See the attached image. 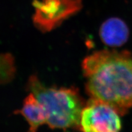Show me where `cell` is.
Listing matches in <instances>:
<instances>
[{
	"mask_svg": "<svg viewBox=\"0 0 132 132\" xmlns=\"http://www.w3.org/2000/svg\"><path fill=\"white\" fill-rule=\"evenodd\" d=\"M33 22L42 32L56 28L64 20L78 12L81 0H35Z\"/></svg>",
	"mask_w": 132,
	"mask_h": 132,
	"instance_id": "cell-3",
	"label": "cell"
},
{
	"mask_svg": "<svg viewBox=\"0 0 132 132\" xmlns=\"http://www.w3.org/2000/svg\"><path fill=\"white\" fill-rule=\"evenodd\" d=\"M15 59L11 53L0 54V85L11 82L15 78Z\"/></svg>",
	"mask_w": 132,
	"mask_h": 132,
	"instance_id": "cell-7",
	"label": "cell"
},
{
	"mask_svg": "<svg viewBox=\"0 0 132 132\" xmlns=\"http://www.w3.org/2000/svg\"><path fill=\"white\" fill-rule=\"evenodd\" d=\"M27 90L42 104L47 114V124L52 129H78L86 102L74 87H48L35 75L29 77Z\"/></svg>",
	"mask_w": 132,
	"mask_h": 132,
	"instance_id": "cell-2",
	"label": "cell"
},
{
	"mask_svg": "<svg viewBox=\"0 0 132 132\" xmlns=\"http://www.w3.org/2000/svg\"><path fill=\"white\" fill-rule=\"evenodd\" d=\"M15 113L22 115L27 121L29 125L27 132H37L41 125L47 124V114L45 109L31 92L24 99L21 108L16 110Z\"/></svg>",
	"mask_w": 132,
	"mask_h": 132,
	"instance_id": "cell-6",
	"label": "cell"
},
{
	"mask_svg": "<svg viewBox=\"0 0 132 132\" xmlns=\"http://www.w3.org/2000/svg\"><path fill=\"white\" fill-rule=\"evenodd\" d=\"M90 98L108 104L120 116L132 108V55L128 51H96L81 64Z\"/></svg>",
	"mask_w": 132,
	"mask_h": 132,
	"instance_id": "cell-1",
	"label": "cell"
},
{
	"mask_svg": "<svg viewBox=\"0 0 132 132\" xmlns=\"http://www.w3.org/2000/svg\"><path fill=\"white\" fill-rule=\"evenodd\" d=\"M120 114L108 104L89 98L81 114L78 129L81 132H119Z\"/></svg>",
	"mask_w": 132,
	"mask_h": 132,
	"instance_id": "cell-4",
	"label": "cell"
},
{
	"mask_svg": "<svg viewBox=\"0 0 132 132\" xmlns=\"http://www.w3.org/2000/svg\"><path fill=\"white\" fill-rule=\"evenodd\" d=\"M99 36L104 44L111 47H119L128 40L129 29L122 20L111 18L102 23Z\"/></svg>",
	"mask_w": 132,
	"mask_h": 132,
	"instance_id": "cell-5",
	"label": "cell"
}]
</instances>
